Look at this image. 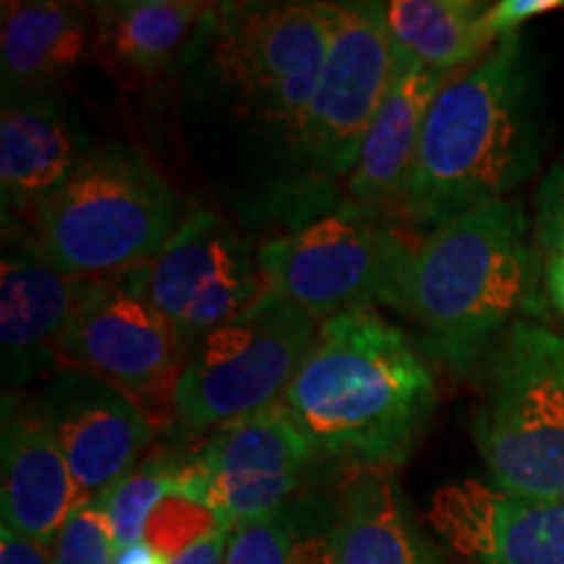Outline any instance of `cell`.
<instances>
[{
	"label": "cell",
	"mask_w": 564,
	"mask_h": 564,
	"mask_svg": "<svg viewBox=\"0 0 564 564\" xmlns=\"http://www.w3.org/2000/svg\"><path fill=\"white\" fill-rule=\"evenodd\" d=\"M3 525L40 546H55L82 502L70 468L40 411L37 400L19 392L3 394Z\"/></svg>",
	"instance_id": "15"
},
{
	"label": "cell",
	"mask_w": 564,
	"mask_h": 564,
	"mask_svg": "<svg viewBox=\"0 0 564 564\" xmlns=\"http://www.w3.org/2000/svg\"><path fill=\"white\" fill-rule=\"evenodd\" d=\"M316 449L282 403L212 432L183 460V497L199 499L228 520L264 518L293 497Z\"/></svg>",
	"instance_id": "11"
},
{
	"label": "cell",
	"mask_w": 564,
	"mask_h": 564,
	"mask_svg": "<svg viewBox=\"0 0 564 564\" xmlns=\"http://www.w3.org/2000/svg\"><path fill=\"white\" fill-rule=\"evenodd\" d=\"M112 564H171V560L162 556L158 549H152L147 541H139V544L118 549V552L112 554Z\"/></svg>",
	"instance_id": "32"
},
{
	"label": "cell",
	"mask_w": 564,
	"mask_h": 564,
	"mask_svg": "<svg viewBox=\"0 0 564 564\" xmlns=\"http://www.w3.org/2000/svg\"><path fill=\"white\" fill-rule=\"evenodd\" d=\"M37 403L84 499L102 497L131 476L152 444L150 415L91 371H61Z\"/></svg>",
	"instance_id": "13"
},
{
	"label": "cell",
	"mask_w": 564,
	"mask_h": 564,
	"mask_svg": "<svg viewBox=\"0 0 564 564\" xmlns=\"http://www.w3.org/2000/svg\"><path fill=\"white\" fill-rule=\"evenodd\" d=\"M329 3H220L202 24L212 76L243 112L299 141L329 53Z\"/></svg>",
	"instance_id": "6"
},
{
	"label": "cell",
	"mask_w": 564,
	"mask_h": 564,
	"mask_svg": "<svg viewBox=\"0 0 564 564\" xmlns=\"http://www.w3.org/2000/svg\"><path fill=\"white\" fill-rule=\"evenodd\" d=\"M82 280L55 270L42 253L11 251L0 274V345L6 384L32 382L47 369L63 371L68 333Z\"/></svg>",
	"instance_id": "16"
},
{
	"label": "cell",
	"mask_w": 564,
	"mask_h": 564,
	"mask_svg": "<svg viewBox=\"0 0 564 564\" xmlns=\"http://www.w3.org/2000/svg\"><path fill=\"white\" fill-rule=\"evenodd\" d=\"M474 440L497 489L564 499L562 335L523 319L494 345Z\"/></svg>",
	"instance_id": "5"
},
{
	"label": "cell",
	"mask_w": 564,
	"mask_h": 564,
	"mask_svg": "<svg viewBox=\"0 0 564 564\" xmlns=\"http://www.w3.org/2000/svg\"><path fill=\"white\" fill-rule=\"evenodd\" d=\"M523 202L497 199L411 238L400 230L379 301L419 324L426 348L474 366L512 324L544 314V267Z\"/></svg>",
	"instance_id": "1"
},
{
	"label": "cell",
	"mask_w": 564,
	"mask_h": 564,
	"mask_svg": "<svg viewBox=\"0 0 564 564\" xmlns=\"http://www.w3.org/2000/svg\"><path fill=\"white\" fill-rule=\"evenodd\" d=\"M539 162V82L523 37L510 34L444 79L392 215L429 232L481 204L510 199Z\"/></svg>",
	"instance_id": "2"
},
{
	"label": "cell",
	"mask_w": 564,
	"mask_h": 564,
	"mask_svg": "<svg viewBox=\"0 0 564 564\" xmlns=\"http://www.w3.org/2000/svg\"><path fill=\"white\" fill-rule=\"evenodd\" d=\"M337 564H442L390 468H364L337 505Z\"/></svg>",
	"instance_id": "21"
},
{
	"label": "cell",
	"mask_w": 564,
	"mask_h": 564,
	"mask_svg": "<svg viewBox=\"0 0 564 564\" xmlns=\"http://www.w3.org/2000/svg\"><path fill=\"white\" fill-rule=\"evenodd\" d=\"M429 523L474 564H564V499L463 478L434 494Z\"/></svg>",
	"instance_id": "14"
},
{
	"label": "cell",
	"mask_w": 564,
	"mask_h": 564,
	"mask_svg": "<svg viewBox=\"0 0 564 564\" xmlns=\"http://www.w3.org/2000/svg\"><path fill=\"white\" fill-rule=\"evenodd\" d=\"M0 564H51L47 549L24 539L13 528H0Z\"/></svg>",
	"instance_id": "29"
},
{
	"label": "cell",
	"mask_w": 564,
	"mask_h": 564,
	"mask_svg": "<svg viewBox=\"0 0 564 564\" xmlns=\"http://www.w3.org/2000/svg\"><path fill=\"white\" fill-rule=\"evenodd\" d=\"M112 531L102 499H82L55 541L53 564H112Z\"/></svg>",
	"instance_id": "25"
},
{
	"label": "cell",
	"mask_w": 564,
	"mask_h": 564,
	"mask_svg": "<svg viewBox=\"0 0 564 564\" xmlns=\"http://www.w3.org/2000/svg\"><path fill=\"white\" fill-rule=\"evenodd\" d=\"M223 525L230 523L223 520L209 505L183 497V494H167L165 499H160V505L154 507L150 520H147L144 541L173 562L175 556H181L186 549L220 531Z\"/></svg>",
	"instance_id": "24"
},
{
	"label": "cell",
	"mask_w": 564,
	"mask_h": 564,
	"mask_svg": "<svg viewBox=\"0 0 564 564\" xmlns=\"http://www.w3.org/2000/svg\"><path fill=\"white\" fill-rule=\"evenodd\" d=\"M560 9H564V0H499V3H491L486 24L494 37L505 40L510 34H518L525 21Z\"/></svg>",
	"instance_id": "28"
},
{
	"label": "cell",
	"mask_w": 564,
	"mask_h": 564,
	"mask_svg": "<svg viewBox=\"0 0 564 564\" xmlns=\"http://www.w3.org/2000/svg\"><path fill=\"white\" fill-rule=\"evenodd\" d=\"M89 150L76 116L55 97L3 102L0 183L6 202L34 212L70 178Z\"/></svg>",
	"instance_id": "20"
},
{
	"label": "cell",
	"mask_w": 564,
	"mask_h": 564,
	"mask_svg": "<svg viewBox=\"0 0 564 564\" xmlns=\"http://www.w3.org/2000/svg\"><path fill=\"white\" fill-rule=\"evenodd\" d=\"M533 241L546 257H564V162H556L535 188Z\"/></svg>",
	"instance_id": "27"
},
{
	"label": "cell",
	"mask_w": 564,
	"mask_h": 564,
	"mask_svg": "<svg viewBox=\"0 0 564 564\" xmlns=\"http://www.w3.org/2000/svg\"><path fill=\"white\" fill-rule=\"evenodd\" d=\"M333 34L322 82L295 144L324 175L352 173L390 89L394 45L384 3H329Z\"/></svg>",
	"instance_id": "10"
},
{
	"label": "cell",
	"mask_w": 564,
	"mask_h": 564,
	"mask_svg": "<svg viewBox=\"0 0 564 564\" xmlns=\"http://www.w3.org/2000/svg\"><path fill=\"white\" fill-rule=\"evenodd\" d=\"M95 58V19L89 6L3 3L0 13V82L3 102L53 97Z\"/></svg>",
	"instance_id": "18"
},
{
	"label": "cell",
	"mask_w": 564,
	"mask_h": 564,
	"mask_svg": "<svg viewBox=\"0 0 564 564\" xmlns=\"http://www.w3.org/2000/svg\"><path fill=\"white\" fill-rule=\"evenodd\" d=\"M282 408L316 453L366 468L408 460L436 408L432 366L371 306L322 322Z\"/></svg>",
	"instance_id": "3"
},
{
	"label": "cell",
	"mask_w": 564,
	"mask_h": 564,
	"mask_svg": "<svg viewBox=\"0 0 564 564\" xmlns=\"http://www.w3.org/2000/svg\"><path fill=\"white\" fill-rule=\"evenodd\" d=\"M449 74H436L394 47V74L377 116L366 131L361 154L348 178V199L387 215L398 207L413 171L423 123L436 91Z\"/></svg>",
	"instance_id": "17"
},
{
	"label": "cell",
	"mask_w": 564,
	"mask_h": 564,
	"mask_svg": "<svg viewBox=\"0 0 564 564\" xmlns=\"http://www.w3.org/2000/svg\"><path fill=\"white\" fill-rule=\"evenodd\" d=\"M154 306L171 319L186 350L241 314L264 288L249 249L212 209H194L144 267Z\"/></svg>",
	"instance_id": "12"
},
{
	"label": "cell",
	"mask_w": 564,
	"mask_h": 564,
	"mask_svg": "<svg viewBox=\"0 0 564 564\" xmlns=\"http://www.w3.org/2000/svg\"><path fill=\"white\" fill-rule=\"evenodd\" d=\"M232 525H223L207 539L186 549L181 556H175L171 564H225V552H228V535Z\"/></svg>",
	"instance_id": "30"
},
{
	"label": "cell",
	"mask_w": 564,
	"mask_h": 564,
	"mask_svg": "<svg viewBox=\"0 0 564 564\" xmlns=\"http://www.w3.org/2000/svg\"><path fill=\"white\" fill-rule=\"evenodd\" d=\"M212 6L196 0H110L89 6L95 58L123 87L154 84L202 32Z\"/></svg>",
	"instance_id": "19"
},
{
	"label": "cell",
	"mask_w": 564,
	"mask_h": 564,
	"mask_svg": "<svg viewBox=\"0 0 564 564\" xmlns=\"http://www.w3.org/2000/svg\"><path fill=\"white\" fill-rule=\"evenodd\" d=\"M61 356L63 371H91L137 400L154 429L175 421V390L188 350L154 306L144 267L82 280Z\"/></svg>",
	"instance_id": "8"
},
{
	"label": "cell",
	"mask_w": 564,
	"mask_h": 564,
	"mask_svg": "<svg viewBox=\"0 0 564 564\" xmlns=\"http://www.w3.org/2000/svg\"><path fill=\"white\" fill-rule=\"evenodd\" d=\"M178 199L144 152L91 147L58 192L34 209V249L74 280L147 267L178 228Z\"/></svg>",
	"instance_id": "4"
},
{
	"label": "cell",
	"mask_w": 564,
	"mask_h": 564,
	"mask_svg": "<svg viewBox=\"0 0 564 564\" xmlns=\"http://www.w3.org/2000/svg\"><path fill=\"white\" fill-rule=\"evenodd\" d=\"M400 230L345 199L314 220L262 243L257 267L267 285L312 319L364 308L379 301Z\"/></svg>",
	"instance_id": "9"
},
{
	"label": "cell",
	"mask_w": 564,
	"mask_h": 564,
	"mask_svg": "<svg viewBox=\"0 0 564 564\" xmlns=\"http://www.w3.org/2000/svg\"><path fill=\"white\" fill-rule=\"evenodd\" d=\"M316 319L272 288L188 350L175 421L188 432L220 429L278 405L312 350Z\"/></svg>",
	"instance_id": "7"
},
{
	"label": "cell",
	"mask_w": 564,
	"mask_h": 564,
	"mask_svg": "<svg viewBox=\"0 0 564 564\" xmlns=\"http://www.w3.org/2000/svg\"><path fill=\"white\" fill-rule=\"evenodd\" d=\"M544 293L549 306L564 316V257H546Z\"/></svg>",
	"instance_id": "31"
},
{
	"label": "cell",
	"mask_w": 564,
	"mask_h": 564,
	"mask_svg": "<svg viewBox=\"0 0 564 564\" xmlns=\"http://www.w3.org/2000/svg\"><path fill=\"white\" fill-rule=\"evenodd\" d=\"M491 3L478 0H390L387 32L398 51L413 55L429 70L449 74L486 58L494 37L486 17Z\"/></svg>",
	"instance_id": "22"
},
{
	"label": "cell",
	"mask_w": 564,
	"mask_h": 564,
	"mask_svg": "<svg viewBox=\"0 0 564 564\" xmlns=\"http://www.w3.org/2000/svg\"><path fill=\"white\" fill-rule=\"evenodd\" d=\"M181 489V457H150L141 468L126 476L108 494H102L105 512H108L112 549H126L144 541L147 520L160 499Z\"/></svg>",
	"instance_id": "23"
},
{
	"label": "cell",
	"mask_w": 564,
	"mask_h": 564,
	"mask_svg": "<svg viewBox=\"0 0 564 564\" xmlns=\"http://www.w3.org/2000/svg\"><path fill=\"white\" fill-rule=\"evenodd\" d=\"M293 528L288 505L230 528L225 564H291Z\"/></svg>",
	"instance_id": "26"
}]
</instances>
